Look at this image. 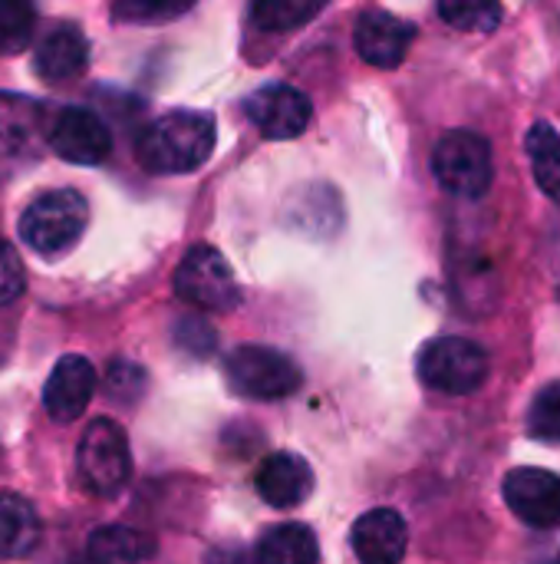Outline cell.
I'll list each match as a JSON object with an SVG mask.
<instances>
[{
    "label": "cell",
    "instance_id": "obj_1",
    "mask_svg": "<svg viewBox=\"0 0 560 564\" xmlns=\"http://www.w3.org/2000/svg\"><path fill=\"white\" fill-rule=\"evenodd\" d=\"M215 139L218 132L208 112L175 109L139 132L135 159L152 175H188L211 159Z\"/></svg>",
    "mask_w": 560,
    "mask_h": 564
},
{
    "label": "cell",
    "instance_id": "obj_2",
    "mask_svg": "<svg viewBox=\"0 0 560 564\" xmlns=\"http://www.w3.org/2000/svg\"><path fill=\"white\" fill-rule=\"evenodd\" d=\"M86 198L76 188L43 192L20 215V238L30 251L43 258L66 254L86 228Z\"/></svg>",
    "mask_w": 560,
    "mask_h": 564
},
{
    "label": "cell",
    "instance_id": "obj_3",
    "mask_svg": "<svg viewBox=\"0 0 560 564\" xmlns=\"http://www.w3.org/2000/svg\"><path fill=\"white\" fill-rule=\"evenodd\" d=\"M76 463H79V476L92 496H99V499L119 496L129 482V473H132V453H129L125 430L109 416L92 420L83 430Z\"/></svg>",
    "mask_w": 560,
    "mask_h": 564
},
{
    "label": "cell",
    "instance_id": "obj_4",
    "mask_svg": "<svg viewBox=\"0 0 560 564\" xmlns=\"http://www.w3.org/2000/svg\"><path fill=\"white\" fill-rule=\"evenodd\" d=\"M432 175L455 198H482L492 188V145L469 129L446 132L432 149Z\"/></svg>",
    "mask_w": 560,
    "mask_h": 564
},
{
    "label": "cell",
    "instance_id": "obj_5",
    "mask_svg": "<svg viewBox=\"0 0 560 564\" xmlns=\"http://www.w3.org/2000/svg\"><path fill=\"white\" fill-rule=\"evenodd\" d=\"M419 380L446 397L475 393L488 380V354L465 337H439L419 350Z\"/></svg>",
    "mask_w": 560,
    "mask_h": 564
},
{
    "label": "cell",
    "instance_id": "obj_6",
    "mask_svg": "<svg viewBox=\"0 0 560 564\" xmlns=\"http://www.w3.org/2000/svg\"><path fill=\"white\" fill-rule=\"evenodd\" d=\"M224 377L231 390L248 400H284L304 383L300 367L287 354L261 344H244L231 350V357L224 360Z\"/></svg>",
    "mask_w": 560,
    "mask_h": 564
},
{
    "label": "cell",
    "instance_id": "obj_7",
    "mask_svg": "<svg viewBox=\"0 0 560 564\" xmlns=\"http://www.w3.org/2000/svg\"><path fill=\"white\" fill-rule=\"evenodd\" d=\"M175 294L208 314H228L241 304V288L221 251L195 245L175 268Z\"/></svg>",
    "mask_w": 560,
    "mask_h": 564
},
{
    "label": "cell",
    "instance_id": "obj_8",
    "mask_svg": "<svg viewBox=\"0 0 560 564\" xmlns=\"http://www.w3.org/2000/svg\"><path fill=\"white\" fill-rule=\"evenodd\" d=\"M244 116L261 129V135L267 139H297L314 116V106L307 99V93H300L297 86L287 83H274V86H261L244 99Z\"/></svg>",
    "mask_w": 560,
    "mask_h": 564
},
{
    "label": "cell",
    "instance_id": "obj_9",
    "mask_svg": "<svg viewBox=\"0 0 560 564\" xmlns=\"http://www.w3.org/2000/svg\"><path fill=\"white\" fill-rule=\"evenodd\" d=\"M50 149L69 165H102L112 152V135L92 109L66 106L53 119Z\"/></svg>",
    "mask_w": 560,
    "mask_h": 564
},
{
    "label": "cell",
    "instance_id": "obj_10",
    "mask_svg": "<svg viewBox=\"0 0 560 564\" xmlns=\"http://www.w3.org/2000/svg\"><path fill=\"white\" fill-rule=\"evenodd\" d=\"M508 509L531 529L560 525V476L548 469L521 466L505 476Z\"/></svg>",
    "mask_w": 560,
    "mask_h": 564
},
{
    "label": "cell",
    "instance_id": "obj_11",
    "mask_svg": "<svg viewBox=\"0 0 560 564\" xmlns=\"http://www.w3.org/2000/svg\"><path fill=\"white\" fill-rule=\"evenodd\" d=\"M413 40H416V26L386 10H366L353 30L356 53L376 69H396L406 59Z\"/></svg>",
    "mask_w": 560,
    "mask_h": 564
},
{
    "label": "cell",
    "instance_id": "obj_12",
    "mask_svg": "<svg viewBox=\"0 0 560 564\" xmlns=\"http://www.w3.org/2000/svg\"><path fill=\"white\" fill-rule=\"evenodd\" d=\"M92 393H96L92 364L86 357H79V354H66L53 367V373H50V380L43 387V406H46L53 423H73V420L83 416Z\"/></svg>",
    "mask_w": 560,
    "mask_h": 564
},
{
    "label": "cell",
    "instance_id": "obj_13",
    "mask_svg": "<svg viewBox=\"0 0 560 564\" xmlns=\"http://www.w3.org/2000/svg\"><path fill=\"white\" fill-rule=\"evenodd\" d=\"M350 539L360 564H403L409 549V529L396 509H373L360 516Z\"/></svg>",
    "mask_w": 560,
    "mask_h": 564
},
{
    "label": "cell",
    "instance_id": "obj_14",
    "mask_svg": "<svg viewBox=\"0 0 560 564\" xmlns=\"http://www.w3.org/2000/svg\"><path fill=\"white\" fill-rule=\"evenodd\" d=\"M89 66V40L83 36L79 26L73 23H59L53 26L33 53V69L40 79L46 83H66L73 76H79Z\"/></svg>",
    "mask_w": 560,
    "mask_h": 564
},
{
    "label": "cell",
    "instance_id": "obj_15",
    "mask_svg": "<svg viewBox=\"0 0 560 564\" xmlns=\"http://www.w3.org/2000/svg\"><path fill=\"white\" fill-rule=\"evenodd\" d=\"M257 496L274 509H294L314 492V469L294 453H274L257 469Z\"/></svg>",
    "mask_w": 560,
    "mask_h": 564
},
{
    "label": "cell",
    "instance_id": "obj_16",
    "mask_svg": "<svg viewBox=\"0 0 560 564\" xmlns=\"http://www.w3.org/2000/svg\"><path fill=\"white\" fill-rule=\"evenodd\" d=\"M43 539V522L36 509L17 496V492H0V558L17 562L36 552Z\"/></svg>",
    "mask_w": 560,
    "mask_h": 564
},
{
    "label": "cell",
    "instance_id": "obj_17",
    "mask_svg": "<svg viewBox=\"0 0 560 564\" xmlns=\"http://www.w3.org/2000/svg\"><path fill=\"white\" fill-rule=\"evenodd\" d=\"M43 129V109L20 93H0V159L26 152Z\"/></svg>",
    "mask_w": 560,
    "mask_h": 564
},
{
    "label": "cell",
    "instance_id": "obj_18",
    "mask_svg": "<svg viewBox=\"0 0 560 564\" xmlns=\"http://www.w3.org/2000/svg\"><path fill=\"white\" fill-rule=\"evenodd\" d=\"M155 555V539L129 525H102L89 535L92 564H139Z\"/></svg>",
    "mask_w": 560,
    "mask_h": 564
},
{
    "label": "cell",
    "instance_id": "obj_19",
    "mask_svg": "<svg viewBox=\"0 0 560 564\" xmlns=\"http://www.w3.org/2000/svg\"><path fill=\"white\" fill-rule=\"evenodd\" d=\"M320 545L317 535L300 522L274 525L257 542V564H317Z\"/></svg>",
    "mask_w": 560,
    "mask_h": 564
},
{
    "label": "cell",
    "instance_id": "obj_20",
    "mask_svg": "<svg viewBox=\"0 0 560 564\" xmlns=\"http://www.w3.org/2000/svg\"><path fill=\"white\" fill-rule=\"evenodd\" d=\"M525 149H528L538 188L554 205H560V132L551 122H535L525 139Z\"/></svg>",
    "mask_w": 560,
    "mask_h": 564
},
{
    "label": "cell",
    "instance_id": "obj_21",
    "mask_svg": "<svg viewBox=\"0 0 560 564\" xmlns=\"http://www.w3.org/2000/svg\"><path fill=\"white\" fill-rule=\"evenodd\" d=\"M317 10H320V0H254L251 3L254 23L271 33L300 30L304 23L317 17Z\"/></svg>",
    "mask_w": 560,
    "mask_h": 564
},
{
    "label": "cell",
    "instance_id": "obj_22",
    "mask_svg": "<svg viewBox=\"0 0 560 564\" xmlns=\"http://www.w3.org/2000/svg\"><path fill=\"white\" fill-rule=\"evenodd\" d=\"M439 17L465 33H492L502 23V0H439Z\"/></svg>",
    "mask_w": 560,
    "mask_h": 564
},
{
    "label": "cell",
    "instance_id": "obj_23",
    "mask_svg": "<svg viewBox=\"0 0 560 564\" xmlns=\"http://www.w3.org/2000/svg\"><path fill=\"white\" fill-rule=\"evenodd\" d=\"M36 26L33 0H0V56L23 53Z\"/></svg>",
    "mask_w": 560,
    "mask_h": 564
},
{
    "label": "cell",
    "instance_id": "obj_24",
    "mask_svg": "<svg viewBox=\"0 0 560 564\" xmlns=\"http://www.w3.org/2000/svg\"><path fill=\"white\" fill-rule=\"evenodd\" d=\"M528 433L538 440V443H551V446H560V380L548 383L531 410H528Z\"/></svg>",
    "mask_w": 560,
    "mask_h": 564
},
{
    "label": "cell",
    "instance_id": "obj_25",
    "mask_svg": "<svg viewBox=\"0 0 560 564\" xmlns=\"http://www.w3.org/2000/svg\"><path fill=\"white\" fill-rule=\"evenodd\" d=\"M23 284H26L23 261H20L17 248L7 238H0V307L13 304L23 294Z\"/></svg>",
    "mask_w": 560,
    "mask_h": 564
},
{
    "label": "cell",
    "instance_id": "obj_26",
    "mask_svg": "<svg viewBox=\"0 0 560 564\" xmlns=\"http://www.w3.org/2000/svg\"><path fill=\"white\" fill-rule=\"evenodd\" d=\"M195 0H122L119 17H132V20H168L178 17L191 7Z\"/></svg>",
    "mask_w": 560,
    "mask_h": 564
},
{
    "label": "cell",
    "instance_id": "obj_27",
    "mask_svg": "<svg viewBox=\"0 0 560 564\" xmlns=\"http://www.w3.org/2000/svg\"><path fill=\"white\" fill-rule=\"evenodd\" d=\"M142 383H145V373L139 367H132V364H122V360L112 364L109 373H106V390L122 403H132L142 393Z\"/></svg>",
    "mask_w": 560,
    "mask_h": 564
},
{
    "label": "cell",
    "instance_id": "obj_28",
    "mask_svg": "<svg viewBox=\"0 0 560 564\" xmlns=\"http://www.w3.org/2000/svg\"><path fill=\"white\" fill-rule=\"evenodd\" d=\"M175 340H178V347H182V350H188V354H195V357L211 354V350H215V344H218L215 330H211L205 321H182V324H178V330H175Z\"/></svg>",
    "mask_w": 560,
    "mask_h": 564
},
{
    "label": "cell",
    "instance_id": "obj_29",
    "mask_svg": "<svg viewBox=\"0 0 560 564\" xmlns=\"http://www.w3.org/2000/svg\"><path fill=\"white\" fill-rule=\"evenodd\" d=\"M205 564H257V555H251L241 545H224V549H211L205 555Z\"/></svg>",
    "mask_w": 560,
    "mask_h": 564
},
{
    "label": "cell",
    "instance_id": "obj_30",
    "mask_svg": "<svg viewBox=\"0 0 560 564\" xmlns=\"http://www.w3.org/2000/svg\"><path fill=\"white\" fill-rule=\"evenodd\" d=\"M294 212H310V215L317 218V205H307V202H304V195H297V198H294ZM323 212H340V202H337V205H330V208H320V221H314V235H330V228L323 225Z\"/></svg>",
    "mask_w": 560,
    "mask_h": 564
}]
</instances>
